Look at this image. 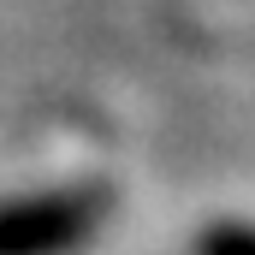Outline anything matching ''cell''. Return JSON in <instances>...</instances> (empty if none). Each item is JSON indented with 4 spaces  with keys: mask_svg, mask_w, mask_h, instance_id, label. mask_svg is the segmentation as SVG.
Returning <instances> with one entry per match:
<instances>
[{
    "mask_svg": "<svg viewBox=\"0 0 255 255\" xmlns=\"http://www.w3.org/2000/svg\"><path fill=\"white\" fill-rule=\"evenodd\" d=\"M196 255H255V226H250V220L208 226V232L196 238Z\"/></svg>",
    "mask_w": 255,
    "mask_h": 255,
    "instance_id": "7a4b0ae2",
    "label": "cell"
},
{
    "mask_svg": "<svg viewBox=\"0 0 255 255\" xmlns=\"http://www.w3.org/2000/svg\"><path fill=\"white\" fill-rule=\"evenodd\" d=\"M113 190L101 184H54L0 202V255H77L101 238Z\"/></svg>",
    "mask_w": 255,
    "mask_h": 255,
    "instance_id": "6da1fadb",
    "label": "cell"
}]
</instances>
